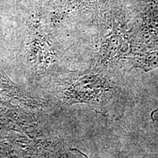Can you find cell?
<instances>
[{
	"label": "cell",
	"mask_w": 158,
	"mask_h": 158,
	"mask_svg": "<svg viewBox=\"0 0 158 158\" xmlns=\"http://www.w3.org/2000/svg\"><path fill=\"white\" fill-rule=\"evenodd\" d=\"M130 70L140 68L149 71L158 68V51H139L135 52L130 60Z\"/></svg>",
	"instance_id": "7a4b0ae2"
},
{
	"label": "cell",
	"mask_w": 158,
	"mask_h": 158,
	"mask_svg": "<svg viewBox=\"0 0 158 158\" xmlns=\"http://www.w3.org/2000/svg\"><path fill=\"white\" fill-rule=\"evenodd\" d=\"M151 117L155 124V127H158V108L153 110L151 114Z\"/></svg>",
	"instance_id": "3957f363"
},
{
	"label": "cell",
	"mask_w": 158,
	"mask_h": 158,
	"mask_svg": "<svg viewBox=\"0 0 158 158\" xmlns=\"http://www.w3.org/2000/svg\"><path fill=\"white\" fill-rule=\"evenodd\" d=\"M63 84L64 104L88 105L106 117L120 118L133 103L120 71L90 67L70 72L64 77Z\"/></svg>",
	"instance_id": "6da1fadb"
}]
</instances>
